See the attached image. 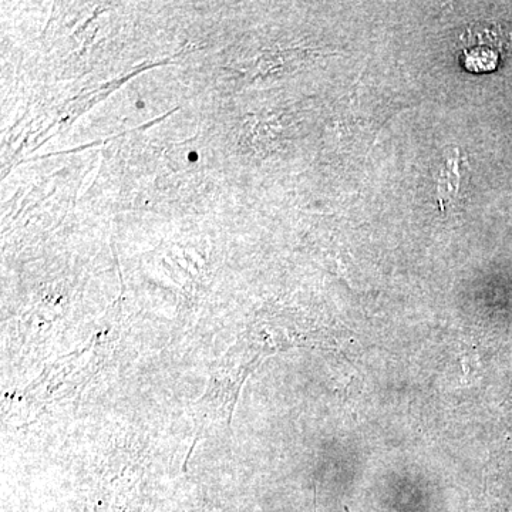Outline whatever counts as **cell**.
I'll return each instance as SVG.
<instances>
[{
	"instance_id": "obj_1",
	"label": "cell",
	"mask_w": 512,
	"mask_h": 512,
	"mask_svg": "<svg viewBox=\"0 0 512 512\" xmlns=\"http://www.w3.org/2000/svg\"><path fill=\"white\" fill-rule=\"evenodd\" d=\"M498 28L481 23L466 30L460 39L461 63L468 72L487 73L497 67L500 60Z\"/></svg>"
},
{
	"instance_id": "obj_2",
	"label": "cell",
	"mask_w": 512,
	"mask_h": 512,
	"mask_svg": "<svg viewBox=\"0 0 512 512\" xmlns=\"http://www.w3.org/2000/svg\"><path fill=\"white\" fill-rule=\"evenodd\" d=\"M468 183V161L460 148H448L437 175V197L441 211L461 202Z\"/></svg>"
},
{
	"instance_id": "obj_3",
	"label": "cell",
	"mask_w": 512,
	"mask_h": 512,
	"mask_svg": "<svg viewBox=\"0 0 512 512\" xmlns=\"http://www.w3.org/2000/svg\"><path fill=\"white\" fill-rule=\"evenodd\" d=\"M197 154L195 153H191V156H190V160L194 161V160H197Z\"/></svg>"
}]
</instances>
